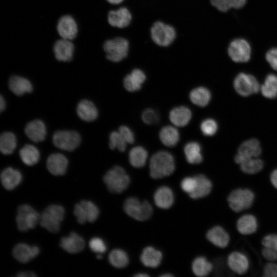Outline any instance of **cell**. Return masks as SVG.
I'll list each match as a JSON object with an SVG mask.
<instances>
[{
	"instance_id": "cell-5",
	"label": "cell",
	"mask_w": 277,
	"mask_h": 277,
	"mask_svg": "<svg viewBox=\"0 0 277 277\" xmlns=\"http://www.w3.org/2000/svg\"><path fill=\"white\" fill-rule=\"evenodd\" d=\"M125 212L132 219L138 221H145L152 215L153 209L147 201H140L136 197H130L124 202Z\"/></svg>"
},
{
	"instance_id": "cell-11",
	"label": "cell",
	"mask_w": 277,
	"mask_h": 277,
	"mask_svg": "<svg viewBox=\"0 0 277 277\" xmlns=\"http://www.w3.org/2000/svg\"><path fill=\"white\" fill-rule=\"evenodd\" d=\"M233 85L238 93L243 96L256 93L260 89L257 80L253 75L245 73H240L235 77Z\"/></svg>"
},
{
	"instance_id": "cell-26",
	"label": "cell",
	"mask_w": 277,
	"mask_h": 277,
	"mask_svg": "<svg viewBox=\"0 0 277 277\" xmlns=\"http://www.w3.org/2000/svg\"><path fill=\"white\" fill-rule=\"evenodd\" d=\"M1 180L3 187L7 190H11L21 183L22 175L19 170L8 167L2 172Z\"/></svg>"
},
{
	"instance_id": "cell-56",
	"label": "cell",
	"mask_w": 277,
	"mask_h": 277,
	"mask_svg": "<svg viewBox=\"0 0 277 277\" xmlns=\"http://www.w3.org/2000/svg\"><path fill=\"white\" fill-rule=\"evenodd\" d=\"M5 106H6V104H5V100L3 98V96L1 95V98H0V109H1V111H3L5 109Z\"/></svg>"
},
{
	"instance_id": "cell-59",
	"label": "cell",
	"mask_w": 277,
	"mask_h": 277,
	"mask_svg": "<svg viewBox=\"0 0 277 277\" xmlns=\"http://www.w3.org/2000/svg\"><path fill=\"white\" fill-rule=\"evenodd\" d=\"M96 258L97 259H101L102 258V256L101 254H98L96 256Z\"/></svg>"
},
{
	"instance_id": "cell-30",
	"label": "cell",
	"mask_w": 277,
	"mask_h": 277,
	"mask_svg": "<svg viewBox=\"0 0 277 277\" xmlns=\"http://www.w3.org/2000/svg\"><path fill=\"white\" fill-rule=\"evenodd\" d=\"M196 184L194 191L189 194L193 199H199L208 195L211 192L212 184L210 180L205 175L199 174L195 175Z\"/></svg>"
},
{
	"instance_id": "cell-41",
	"label": "cell",
	"mask_w": 277,
	"mask_h": 277,
	"mask_svg": "<svg viewBox=\"0 0 277 277\" xmlns=\"http://www.w3.org/2000/svg\"><path fill=\"white\" fill-rule=\"evenodd\" d=\"M239 165L241 170L249 174L258 173L262 170L264 166L263 162L258 157L245 159Z\"/></svg>"
},
{
	"instance_id": "cell-6",
	"label": "cell",
	"mask_w": 277,
	"mask_h": 277,
	"mask_svg": "<svg viewBox=\"0 0 277 277\" xmlns=\"http://www.w3.org/2000/svg\"><path fill=\"white\" fill-rule=\"evenodd\" d=\"M64 208L60 205H51L48 206L40 215L41 226L52 233L58 232L64 219Z\"/></svg>"
},
{
	"instance_id": "cell-29",
	"label": "cell",
	"mask_w": 277,
	"mask_h": 277,
	"mask_svg": "<svg viewBox=\"0 0 277 277\" xmlns=\"http://www.w3.org/2000/svg\"><path fill=\"white\" fill-rule=\"evenodd\" d=\"M9 88L16 95L21 96L30 93L33 89L31 82L27 78L18 76H12L9 80Z\"/></svg>"
},
{
	"instance_id": "cell-44",
	"label": "cell",
	"mask_w": 277,
	"mask_h": 277,
	"mask_svg": "<svg viewBox=\"0 0 277 277\" xmlns=\"http://www.w3.org/2000/svg\"><path fill=\"white\" fill-rule=\"evenodd\" d=\"M202 133L206 136L214 135L217 130V124L216 121L212 118H207L202 122L201 125Z\"/></svg>"
},
{
	"instance_id": "cell-36",
	"label": "cell",
	"mask_w": 277,
	"mask_h": 277,
	"mask_svg": "<svg viewBox=\"0 0 277 277\" xmlns=\"http://www.w3.org/2000/svg\"><path fill=\"white\" fill-rule=\"evenodd\" d=\"M160 138L165 146L172 147L179 142L180 135L179 131L175 128L167 126L161 130Z\"/></svg>"
},
{
	"instance_id": "cell-53",
	"label": "cell",
	"mask_w": 277,
	"mask_h": 277,
	"mask_svg": "<svg viewBox=\"0 0 277 277\" xmlns=\"http://www.w3.org/2000/svg\"><path fill=\"white\" fill-rule=\"evenodd\" d=\"M270 180L272 186L277 189V168L271 172Z\"/></svg>"
},
{
	"instance_id": "cell-25",
	"label": "cell",
	"mask_w": 277,
	"mask_h": 277,
	"mask_svg": "<svg viewBox=\"0 0 277 277\" xmlns=\"http://www.w3.org/2000/svg\"><path fill=\"white\" fill-rule=\"evenodd\" d=\"M162 253L152 246L144 248L140 255L141 263L146 267L156 268L161 263Z\"/></svg>"
},
{
	"instance_id": "cell-14",
	"label": "cell",
	"mask_w": 277,
	"mask_h": 277,
	"mask_svg": "<svg viewBox=\"0 0 277 277\" xmlns=\"http://www.w3.org/2000/svg\"><path fill=\"white\" fill-rule=\"evenodd\" d=\"M261 151L260 143L255 138L248 140L243 142L239 147L234 161L239 164L245 159L258 157Z\"/></svg>"
},
{
	"instance_id": "cell-1",
	"label": "cell",
	"mask_w": 277,
	"mask_h": 277,
	"mask_svg": "<svg viewBox=\"0 0 277 277\" xmlns=\"http://www.w3.org/2000/svg\"><path fill=\"white\" fill-rule=\"evenodd\" d=\"M175 170V161L170 153L161 151L154 154L149 162V173L154 179L169 176Z\"/></svg>"
},
{
	"instance_id": "cell-39",
	"label": "cell",
	"mask_w": 277,
	"mask_h": 277,
	"mask_svg": "<svg viewBox=\"0 0 277 277\" xmlns=\"http://www.w3.org/2000/svg\"><path fill=\"white\" fill-rule=\"evenodd\" d=\"M108 260L110 264L117 268L126 267L129 262L127 253L121 249L112 250L109 254Z\"/></svg>"
},
{
	"instance_id": "cell-18",
	"label": "cell",
	"mask_w": 277,
	"mask_h": 277,
	"mask_svg": "<svg viewBox=\"0 0 277 277\" xmlns=\"http://www.w3.org/2000/svg\"><path fill=\"white\" fill-rule=\"evenodd\" d=\"M46 165L48 171L52 174L62 175L66 172L68 161L62 154L53 153L48 157Z\"/></svg>"
},
{
	"instance_id": "cell-46",
	"label": "cell",
	"mask_w": 277,
	"mask_h": 277,
	"mask_svg": "<svg viewBox=\"0 0 277 277\" xmlns=\"http://www.w3.org/2000/svg\"><path fill=\"white\" fill-rule=\"evenodd\" d=\"M196 180L195 176H187L184 177L181 182L182 190L189 195L192 193L196 186Z\"/></svg>"
},
{
	"instance_id": "cell-21",
	"label": "cell",
	"mask_w": 277,
	"mask_h": 277,
	"mask_svg": "<svg viewBox=\"0 0 277 277\" xmlns=\"http://www.w3.org/2000/svg\"><path fill=\"white\" fill-rule=\"evenodd\" d=\"M39 253L37 246H31L25 243L17 244L13 248V255L22 263H26L35 258Z\"/></svg>"
},
{
	"instance_id": "cell-4",
	"label": "cell",
	"mask_w": 277,
	"mask_h": 277,
	"mask_svg": "<svg viewBox=\"0 0 277 277\" xmlns=\"http://www.w3.org/2000/svg\"><path fill=\"white\" fill-rule=\"evenodd\" d=\"M108 190L114 193H121L130 183L129 176L121 167L115 166L109 170L103 177Z\"/></svg>"
},
{
	"instance_id": "cell-38",
	"label": "cell",
	"mask_w": 277,
	"mask_h": 277,
	"mask_svg": "<svg viewBox=\"0 0 277 277\" xmlns=\"http://www.w3.org/2000/svg\"><path fill=\"white\" fill-rule=\"evenodd\" d=\"M263 95L268 98H274L277 96V75L269 74L265 78L261 87Z\"/></svg>"
},
{
	"instance_id": "cell-19",
	"label": "cell",
	"mask_w": 277,
	"mask_h": 277,
	"mask_svg": "<svg viewBox=\"0 0 277 277\" xmlns=\"http://www.w3.org/2000/svg\"><path fill=\"white\" fill-rule=\"evenodd\" d=\"M207 239L214 246L220 248H226L230 242V236L222 226H215L206 233Z\"/></svg>"
},
{
	"instance_id": "cell-31",
	"label": "cell",
	"mask_w": 277,
	"mask_h": 277,
	"mask_svg": "<svg viewBox=\"0 0 277 277\" xmlns=\"http://www.w3.org/2000/svg\"><path fill=\"white\" fill-rule=\"evenodd\" d=\"M190 110L185 106H179L173 108L170 112L169 118L175 126L183 127L189 122L191 118Z\"/></svg>"
},
{
	"instance_id": "cell-28",
	"label": "cell",
	"mask_w": 277,
	"mask_h": 277,
	"mask_svg": "<svg viewBox=\"0 0 277 277\" xmlns=\"http://www.w3.org/2000/svg\"><path fill=\"white\" fill-rule=\"evenodd\" d=\"M76 112L79 117L86 122L93 121L98 116V111L95 105L87 100H82L78 103Z\"/></svg>"
},
{
	"instance_id": "cell-27",
	"label": "cell",
	"mask_w": 277,
	"mask_h": 277,
	"mask_svg": "<svg viewBox=\"0 0 277 277\" xmlns=\"http://www.w3.org/2000/svg\"><path fill=\"white\" fill-rule=\"evenodd\" d=\"M236 229L243 235H250L256 232L258 223L255 216L251 214L242 215L237 220Z\"/></svg>"
},
{
	"instance_id": "cell-20",
	"label": "cell",
	"mask_w": 277,
	"mask_h": 277,
	"mask_svg": "<svg viewBox=\"0 0 277 277\" xmlns=\"http://www.w3.org/2000/svg\"><path fill=\"white\" fill-rule=\"evenodd\" d=\"M60 245L68 253H77L84 248L85 243L82 237L76 233L72 232L68 236L61 239Z\"/></svg>"
},
{
	"instance_id": "cell-34",
	"label": "cell",
	"mask_w": 277,
	"mask_h": 277,
	"mask_svg": "<svg viewBox=\"0 0 277 277\" xmlns=\"http://www.w3.org/2000/svg\"><path fill=\"white\" fill-rule=\"evenodd\" d=\"M184 152L187 161L191 164H198L203 160L201 147L195 142L187 143L184 147Z\"/></svg>"
},
{
	"instance_id": "cell-16",
	"label": "cell",
	"mask_w": 277,
	"mask_h": 277,
	"mask_svg": "<svg viewBox=\"0 0 277 277\" xmlns=\"http://www.w3.org/2000/svg\"><path fill=\"white\" fill-rule=\"evenodd\" d=\"M227 263L229 269L234 273L242 275L249 268V262L247 257L240 251H233L227 257Z\"/></svg>"
},
{
	"instance_id": "cell-17",
	"label": "cell",
	"mask_w": 277,
	"mask_h": 277,
	"mask_svg": "<svg viewBox=\"0 0 277 277\" xmlns=\"http://www.w3.org/2000/svg\"><path fill=\"white\" fill-rule=\"evenodd\" d=\"M74 46L71 40L61 38L57 40L53 46V52L56 60L69 62L73 56Z\"/></svg>"
},
{
	"instance_id": "cell-50",
	"label": "cell",
	"mask_w": 277,
	"mask_h": 277,
	"mask_svg": "<svg viewBox=\"0 0 277 277\" xmlns=\"http://www.w3.org/2000/svg\"><path fill=\"white\" fill-rule=\"evenodd\" d=\"M118 131L127 143L132 144L134 142L133 133L128 127L121 126L119 127Z\"/></svg>"
},
{
	"instance_id": "cell-32",
	"label": "cell",
	"mask_w": 277,
	"mask_h": 277,
	"mask_svg": "<svg viewBox=\"0 0 277 277\" xmlns=\"http://www.w3.org/2000/svg\"><path fill=\"white\" fill-rule=\"evenodd\" d=\"M191 269L196 276L204 277L212 271L213 265L205 257L200 256L195 258L192 261Z\"/></svg>"
},
{
	"instance_id": "cell-54",
	"label": "cell",
	"mask_w": 277,
	"mask_h": 277,
	"mask_svg": "<svg viewBox=\"0 0 277 277\" xmlns=\"http://www.w3.org/2000/svg\"><path fill=\"white\" fill-rule=\"evenodd\" d=\"M17 277H34L36 275L31 271H23L18 273L16 275Z\"/></svg>"
},
{
	"instance_id": "cell-42",
	"label": "cell",
	"mask_w": 277,
	"mask_h": 277,
	"mask_svg": "<svg viewBox=\"0 0 277 277\" xmlns=\"http://www.w3.org/2000/svg\"><path fill=\"white\" fill-rule=\"evenodd\" d=\"M211 5L222 12L227 11L234 8L239 9L243 7L246 0H209Z\"/></svg>"
},
{
	"instance_id": "cell-43",
	"label": "cell",
	"mask_w": 277,
	"mask_h": 277,
	"mask_svg": "<svg viewBox=\"0 0 277 277\" xmlns=\"http://www.w3.org/2000/svg\"><path fill=\"white\" fill-rule=\"evenodd\" d=\"M126 142L118 131H113L109 136V147L111 149L117 148L120 151H124L126 148Z\"/></svg>"
},
{
	"instance_id": "cell-9",
	"label": "cell",
	"mask_w": 277,
	"mask_h": 277,
	"mask_svg": "<svg viewBox=\"0 0 277 277\" xmlns=\"http://www.w3.org/2000/svg\"><path fill=\"white\" fill-rule=\"evenodd\" d=\"M54 145L62 150L71 151L80 145L81 138L78 132L72 130H59L55 132L52 137Z\"/></svg>"
},
{
	"instance_id": "cell-3",
	"label": "cell",
	"mask_w": 277,
	"mask_h": 277,
	"mask_svg": "<svg viewBox=\"0 0 277 277\" xmlns=\"http://www.w3.org/2000/svg\"><path fill=\"white\" fill-rule=\"evenodd\" d=\"M150 37L153 42L162 47H167L172 44L177 37L175 28L162 21L154 22L150 29Z\"/></svg>"
},
{
	"instance_id": "cell-12",
	"label": "cell",
	"mask_w": 277,
	"mask_h": 277,
	"mask_svg": "<svg viewBox=\"0 0 277 277\" xmlns=\"http://www.w3.org/2000/svg\"><path fill=\"white\" fill-rule=\"evenodd\" d=\"M228 53L233 61L236 63H245L250 58L251 47L245 39L236 38L229 44Z\"/></svg>"
},
{
	"instance_id": "cell-52",
	"label": "cell",
	"mask_w": 277,
	"mask_h": 277,
	"mask_svg": "<svg viewBox=\"0 0 277 277\" xmlns=\"http://www.w3.org/2000/svg\"><path fill=\"white\" fill-rule=\"evenodd\" d=\"M262 254L264 259L269 262L277 261V251L272 249L263 247Z\"/></svg>"
},
{
	"instance_id": "cell-33",
	"label": "cell",
	"mask_w": 277,
	"mask_h": 277,
	"mask_svg": "<svg viewBox=\"0 0 277 277\" xmlns=\"http://www.w3.org/2000/svg\"><path fill=\"white\" fill-rule=\"evenodd\" d=\"M23 162L27 166H33L39 161L40 154L37 148L32 145H26L19 150Z\"/></svg>"
},
{
	"instance_id": "cell-47",
	"label": "cell",
	"mask_w": 277,
	"mask_h": 277,
	"mask_svg": "<svg viewBox=\"0 0 277 277\" xmlns=\"http://www.w3.org/2000/svg\"><path fill=\"white\" fill-rule=\"evenodd\" d=\"M142 118L143 122L147 124H156L160 120L158 113L155 110L150 108L144 111Z\"/></svg>"
},
{
	"instance_id": "cell-13",
	"label": "cell",
	"mask_w": 277,
	"mask_h": 277,
	"mask_svg": "<svg viewBox=\"0 0 277 277\" xmlns=\"http://www.w3.org/2000/svg\"><path fill=\"white\" fill-rule=\"evenodd\" d=\"M133 15L128 7L121 6L115 10H110L107 14V22L113 28L124 29L131 23Z\"/></svg>"
},
{
	"instance_id": "cell-37",
	"label": "cell",
	"mask_w": 277,
	"mask_h": 277,
	"mask_svg": "<svg viewBox=\"0 0 277 277\" xmlns=\"http://www.w3.org/2000/svg\"><path fill=\"white\" fill-rule=\"evenodd\" d=\"M148 157L147 151L142 147L133 148L129 152V160L130 164L135 168H141L146 163Z\"/></svg>"
},
{
	"instance_id": "cell-45",
	"label": "cell",
	"mask_w": 277,
	"mask_h": 277,
	"mask_svg": "<svg viewBox=\"0 0 277 277\" xmlns=\"http://www.w3.org/2000/svg\"><path fill=\"white\" fill-rule=\"evenodd\" d=\"M89 246L91 251L98 254L103 253L107 250V246L104 241L97 237L93 238L90 240Z\"/></svg>"
},
{
	"instance_id": "cell-51",
	"label": "cell",
	"mask_w": 277,
	"mask_h": 277,
	"mask_svg": "<svg viewBox=\"0 0 277 277\" xmlns=\"http://www.w3.org/2000/svg\"><path fill=\"white\" fill-rule=\"evenodd\" d=\"M266 59L270 66L277 70V48H273L267 51Z\"/></svg>"
},
{
	"instance_id": "cell-15",
	"label": "cell",
	"mask_w": 277,
	"mask_h": 277,
	"mask_svg": "<svg viewBox=\"0 0 277 277\" xmlns=\"http://www.w3.org/2000/svg\"><path fill=\"white\" fill-rule=\"evenodd\" d=\"M57 30L62 38L72 40L78 32L77 25L74 18L70 15L62 16L57 25Z\"/></svg>"
},
{
	"instance_id": "cell-40",
	"label": "cell",
	"mask_w": 277,
	"mask_h": 277,
	"mask_svg": "<svg viewBox=\"0 0 277 277\" xmlns=\"http://www.w3.org/2000/svg\"><path fill=\"white\" fill-rule=\"evenodd\" d=\"M16 146V138L11 132H5L0 137V150L4 154H10Z\"/></svg>"
},
{
	"instance_id": "cell-23",
	"label": "cell",
	"mask_w": 277,
	"mask_h": 277,
	"mask_svg": "<svg viewBox=\"0 0 277 277\" xmlns=\"http://www.w3.org/2000/svg\"><path fill=\"white\" fill-rule=\"evenodd\" d=\"M27 137L34 142L43 141L46 135V128L44 123L35 120L28 123L25 128Z\"/></svg>"
},
{
	"instance_id": "cell-10",
	"label": "cell",
	"mask_w": 277,
	"mask_h": 277,
	"mask_svg": "<svg viewBox=\"0 0 277 277\" xmlns=\"http://www.w3.org/2000/svg\"><path fill=\"white\" fill-rule=\"evenodd\" d=\"M73 213L77 222L84 224L94 222L98 217L100 211L92 202L83 200L75 205Z\"/></svg>"
},
{
	"instance_id": "cell-49",
	"label": "cell",
	"mask_w": 277,
	"mask_h": 277,
	"mask_svg": "<svg viewBox=\"0 0 277 277\" xmlns=\"http://www.w3.org/2000/svg\"><path fill=\"white\" fill-rule=\"evenodd\" d=\"M263 275L267 277H277V264L269 262L264 266Z\"/></svg>"
},
{
	"instance_id": "cell-48",
	"label": "cell",
	"mask_w": 277,
	"mask_h": 277,
	"mask_svg": "<svg viewBox=\"0 0 277 277\" xmlns=\"http://www.w3.org/2000/svg\"><path fill=\"white\" fill-rule=\"evenodd\" d=\"M263 247L272 249L277 251V234L271 233L265 235L262 240Z\"/></svg>"
},
{
	"instance_id": "cell-55",
	"label": "cell",
	"mask_w": 277,
	"mask_h": 277,
	"mask_svg": "<svg viewBox=\"0 0 277 277\" xmlns=\"http://www.w3.org/2000/svg\"><path fill=\"white\" fill-rule=\"evenodd\" d=\"M108 3L112 5H118L123 3L125 0H106Z\"/></svg>"
},
{
	"instance_id": "cell-22",
	"label": "cell",
	"mask_w": 277,
	"mask_h": 277,
	"mask_svg": "<svg viewBox=\"0 0 277 277\" xmlns=\"http://www.w3.org/2000/svg\"><path fill=\"white\" fill-rule=\"evenodd\" d=\"M153 200L157 207L163 209H169L174 203L173 192L168 186H161L155 190L153 194Z\"/></svg>"
},
{
	"instance_id": "cell-57",
	"label": "cell",
	"mask_w": 277,
	"mask_h": 277,
	"mask_svg": "<svg viewBox=\"0 0 277 277\" xmlns=\"http://www.w3.org/2000/svg\"><path fill=\"white\" fill-rule=\"evenodd\" d=\"M134 277H147L149 276V274L146 273L140 272L137 273L134 275Z\"/></svg>"
},
{
	"instance_id": "cell-24",
	"label": "cell",
	"mask_w": 277,
	"mask_h": 277,
	"mask_svg": "<svg viewBox=\"0 0 277 277\" xmlns=\"http://www.w3.org/2000/svg\"><path fill=\"white\" fill-rule=\"evenodd\" d=\"M146 75L139 68H135L130 73L127 74L124 78V85L126 90L130 92L139 90L141 85L146 80Z\"/></svg>"
},
{
	"instance_id": "cell-8",
	"label": "cell",
	"mask_w": 277,
	"mask_h": 277,
	"mask_svg": "<svg viewBox=\"0 0 277 277\" xmlns=\"http://www.w3.org/2000/svg\"><path fill=\"white\" fill-rule=\"evenodd\" d=\"M38 212L29 205L24 204L17 208L16 221L18 229L21 231H27L34 228L39 222Z\"/></svg>"
},
{
	"instance_id": "cell-7",
	"label": "cell",
	"mask_w": 277,
	"mask_h": 277,
	"mask_svg": "<svg viewBox=\"0 0 277 277\" xmlns=\"http://www.w3.org/2000/svg\"><path fill=\"white\" fill-rule=\"evenodd\" d=\"M254 199L255 195L252 190L248 188H239L229 193L227 201L230 209L238 213L250 208Z\"/></svg>"
},
{
	"instance_id": "cell-58",
	"label": "cell",
	"mask_w": 277,
	"mask_h": 277,
	"mask_svg": "<svg viewBox=\"0 0 277 277\" xmlns=\"http://www.w3.org/2000/svg\"><path fill=\"white\" fill-rule=\"evenodd\" d=\"M173 276L174 275L170 273H165L160 275L161 277H171Z\"/></svg>"
},
{
	"instance_id": "cell-35",
	"label": "cell",
	"mask_w": 277,
	"mask_h": 277,
	"mask_svg": "<svg viewBox=\"0 0 277 277\" xmlns=\"http://www.w3.org/2000/svg\"><path fill=\"white\" fill-rule=\"evenodd\" d=\"M190 99L195 105L205 107L208 104L211 98V93L206 88L200 87L193 89L190 93Z\"/></svg>"
},
{
	"instance_id": "cell-2",
	"label": "cell",
	"mask_w": 277,
	"mask_h": 277,
	"mask_svg": "<svg viewBox=\"0 0 277 277\" xmlns=\"http://www.w3.org/2000/svg\"><path fill=\"white\" fill-rule=\"evenodd\" d=\"M103 47L108 61L118 63L128 57L130 43L126 37L117 36L105 41Z\"/></svg>"
}]
</instances>
